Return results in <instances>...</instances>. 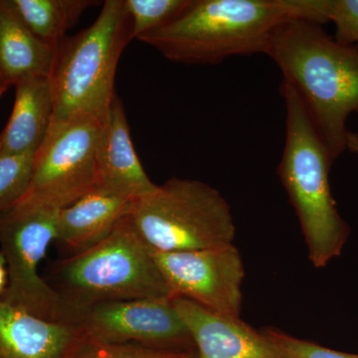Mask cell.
Returning <instances> with one entry per match:
<instances>
[{"mask_svg":"<svg viewBox=\"0 0 358 358\" xmlns=\"http://www.w3.org/2000/svg\"><path fill=\"white\" fill-rule=\"evenodd\" d=\"M56 46L35 36L0 0V76L9 86L50 75Z\"/></svg>","mask_w":358,"mask_h":358,"instance_id":"2e32d148","label":"cell"},{"mask_svg":"<svg viewBox=\"0 0 358 358\" xmlns=\"http://www.w3.org/2000/svg\"><path fill=\"white\" fill-rule=\"evenodd\" d=\"M72 315L106 301L173 299L131 216L100 243L54 263L47 281Z\"/></svg>","mask_w":358,"mask_h":358,"instance_id":"277c9868","label":"cell"},{"mask_svg":"<svg viewBox=\"0 0 358 358\" xmlns=\"http://www.w3.org/2000/svg\"><path fill=\"white\" fill-rule=\"evenodd\" d=\"M131 219L157 252L194 251L232 245L236 226L227 200L194 179L173 178L136 200Z\"/></svg>","mask_w":358,"mask_h":358,"instance_id":"8992f818","label":"cell"},{"mask_svg":"<svg viewBox=\"0 0 358 358\" xmlns=\"http://www.w3.org/2000/svg\"><path fill=\"white\" fill-rule=\"evenodd\" d=\"M157 187L138 159L124 105L115 94L96 155L95 189L138 200Z\"/></svg>","mask_w":358,"mask_h":358,"instance_id":"7c38bea8","label":"cell"},{"mask_svg":"<svg viewBox=\"0 0 358 358\" xmlns=\"http://www.w3.org/2000/svg\"><path fill=\"white\" fill-rule=\"evenodd\" d=\"M264 331L289 358H358V355L331 350L277 329H266Z\"/></svg>","mask_w":358,"mask_h":358,"instance_id":"7402d4cb","label":"cell"},{"mask_svg":"<svg viewBox=\"0 0 358 358\" xmlns=\"http://www.w3.org/2000/svg\"><path fill=\"white\" fill-rule=\"evenodd\" d=\"M84 341L75 324L39 319L0 300V358H72Z\"/></svg>","mask_w":358,"mask_h":358,"instance_id":"4fadbf2b","label":"cell"},{"mask_svg":"<svg viewBox=\"0 0 358 358\" xmlns=\"http://www.w3.org/2000/svg\"><path fill=\"white\" fill-rule=\"evenodd\" d=\"M72 358H195V352L159 350L136 343L84 341Z\"/></svg>","mask_w":358,"mask_h":358,"instance_id":"44dd1931","label":"cell"},{"mask_svg":"<svg viewBox=\"0 0 358 358\" xmlns=\"http://www.w3.org/2000/svg\"><path fill=\"white\" fill-rule=\"evenodd\" d=\"M58 211L20 201L0 214V251L8 272V285L0 300L39 319L73 324L59 294L38 273L49 245L56 240Z\"/></svg>","mask_w":358,"mask_h":358,"instance_id":"52a82bcc","label":"cell"},{"mask_svg":"<svg viewBox=\"0 0 358 358\" xmlns=\"http://www.w3.org/2000/svg\"><path fill=\"white\" fill-rule=\"evenodd\" d=\"M136 200L94 189L75 203L58 211L56 240L71 255L100 243L131 215Z\"/></svg>","mask_w":358,"mask_h":358,"instance_id":"5bb4252c","label":"cell"},{"mask_svg":"<svg viewBox=\"0 0 358 358\" xmlns=\"http://www.w3.org/2000/svg\"><path fill=\"white\" fill-rule=\"evenodd\" d=\"M131 40L124 0H106L93 24L56 45L48 77L54 103L52 121L80 114L108 119L117 64Z\"/></svg>","mask_w":358,"mask_h":358,"instance_id":"5b68a950","label":"cell"},{"mask_svg":"<svg viewBox=\"0 0 358 358\" xmlns=\"http://www.w3.org/2000/svg\"><path fill=\"white\" fill-rule=\"evenodd\" d=\"M322 23L336 25L339 43L358 44V0H308Z\"/></svg>","mask_w":358,"mask_h":358,"instance_id":"ffe728a7","label":"cell"},{"mask_svg":"<svg viewBox=\"0 0 358 358\" xmlns=\"http://www.w3.org/2000/svg\"><path fill=\"white\" fill-rule=\"evenodd\" d=\"M152 256L173 299H185L210 312L240 317L245 270L234 244L194 251L152 250Z\"/></svg>","mask_w":358,"mask_h":358,"instance_id":"30bf717a","label":"cell"},{"mask_svg":"<svg viewBox=\"0 0 358 358\" xmlns=\"http://www.w3.org/2000/svg\"><path fill=\"white\" fill-rule=\"evenodd\" d=\"M190 0H124V8L131 24V38L138 39L143 35L162 26L182 13Z\"/></svg>","mask_w":358,"mask_h":358,"instance_id":"ac0fdd59","label":"cell"},{"mask_svg":"<svg viewBox=\"0 0 358 358\" xmlns=\"http://www.w3.org/2000/svg\"><path fill=\"white\" fill-rule=\"evenodd\" d=\"M106 121L86 114L52 121L35 154L31 182L20 201L60 210L93 192Z\"/></svg>","mask_w":358,"mask_h":358,"instance_id":"ba28073f","label":"cell"},{"mask_svg":"<svg viewBox=\"0 0 358 358\" xmlns=\"http://www.w3.org/2000/svg\"><path fill=\"white\" fill-rule=\"evenodd\" d=\"M286 138L278 176L293 205L315 268L343 253L350 227L339 214L329 185L334 160L296 90L282 82Z\"/></svg>","mask_w":358,"mask_h":358,"instance_id":"3957f363","label":"cell"},{"mask_svg":"<svg viewBox=\"0 0 358 358\" xmlns=\"http://www.w3.org/2000/svg\"><path fill=\"white\" fill-rule=\"evenodd\" d=\"M173 303L195 348V358H289L265 331L240 317L210 312L185 299Z\"/></svg>","mask_w":358,"mask_h":358,"instance_id":"8fae6325","label":"cell"},{"mask_svg":"<svg viewBox=\"0 0 358 358\" xmlns=\"http://www.w3.org/2000/svg\"><path fill=\"white\" fill-rule=\"evenodd\" d=\"M18 20L42 41L56 46L93 0H4Z\"/></svg>","mask_w":358,"mask_h":358,"instance_id":"e0dca14e","label":"cell"},{"mask_svg":"<svg viewBox=\"0 0 358 358\" xmlns=\"http://www.w3.org/2000/svg\"><path fill=\"white\" fill-rule=\"evenodd\" d=\"M294 20L322 25L308 0H190L176 20L138 40L173 62L214 65L267 53L278 28Z\"/></svg>","mask_w":358,"mask_h":358,"instance_id":"7a4b0ae2","label":"cell"},{"mask_svg":"<svg viewBox=\"0 0 358 358\" xmlns=\"http://www.w3.org/2000/svg\"><path fill=\"white\" fill-rule=\"evenodd\" d=\"M9 87L10 86H9V85L2 79L1 76H0V96H2V94H3L4 92L7 91V89H8Z\"/></svg>","mask_w":358,"mask_h":358,"instance_id":"d4e9b609","label":"cell"},{"mask_svg":"<svg viewBox=\"0 0 358 358\" xmlns=\"http://www.w3.org/2000/svg\"><path fill=\"white\" fill-rule=\"evenodd\" d=\"M35 154L13 155L0 150V214L18 203L31 182Z\"/></svg>","mask_w":358,"mask_h":358,"instance_id":"d6986e66","label":"cell"},{"mask_svg":"<svg viewBox=\"0 0 358 358\" xmlns=\"http://www.w3.org/2000/svg\"><path fill=\"white\" fill-rule=\"evenodd\" d=\"M54 103L48 78H34L15 85V101L0 150L13 155L36 154L53 119Z\"/></svg>","mask_w":358,"mask_h":358,"instance_id":"9a60e30c","label":"cell"},{"mask_svg":"<svg viewBox=\"0 0 358 358\" xmlns=\"http://www.w3.org/2000/svg\"><path fill=\"white\" fill-rule=\"evenodd\" d=\"M7 285H8V272H7L6 261L3 254L0 251V299L6 291Z\"/></svg>","mask_w":358,"mask_h":358,"instance_id":"603a6c76","label":"cell"},{"mask_svg":"<svg viewBox=\"0 0 358 358\" xmlns=\"http://www.w3.org/2000/svg\"><path fill=\"white\" fill-rule=\"evenodd\" d=\"M346 145H348V150L358 155V133L348 131L346 136Z\"/></svg>","mask_w":358,"mask_h":358,"instance_id":"cb8c5ba5","label":"cell"},{"mask_svg":"<svg viewBox=\"0 0 358 358\" xmlns=\"http://www.w3.org/2000/svg\"><path fill=\"white\" fill-rule=\"evenodd\" d=\"M85 341L136 343L159 350L195 352L192 334L173 299H141L96 303L77 315Z\"/></svg>","mask_w":358,"mask_h":358,"instance_id":"9c48e42d","label":"cell"},{"mask_svg":"<svg viewBox=\"0 0 358 358\" xmlns=\"http://www.w3.org/2000/svg\"><path fill=\"white\" fill-rule=\"evenodd\" d=\"M266 54L300 96L334 162L348 150V117L358 113V44L339 43L322 24L294 20L278 28Z\"/></svg>","mask_w":358,"mask_h":358,"instance_id":"6da1fadb","label":"cell"}]
</instances>
